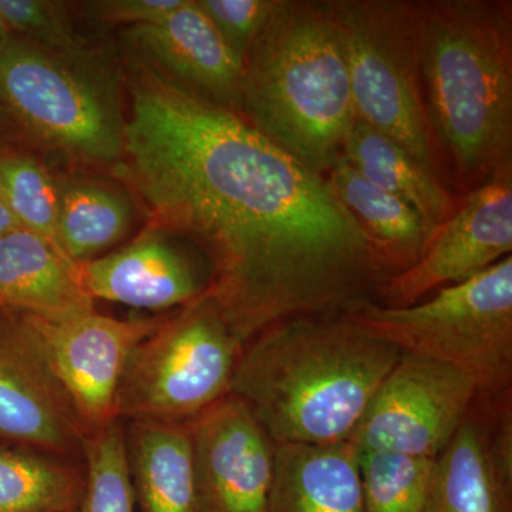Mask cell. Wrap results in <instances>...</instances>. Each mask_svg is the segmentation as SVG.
Wrapping results in <instances>:
<instances>
[{
	"label": "cell",
	"mask_w": 512,
	"mask_h": 512,
	"mask_svg": "<svg viewBox=\"0 0 512 512\" xmlns=\"http://www.w3.org/2000/svg\"><path fill=\"white\" fill-rule=\"evenodd\" d=\"M403 352L342 315L301 316L245 343L231 394L278 444L352 439Z\"/></svg>",
	"instance_id": "7a4b0ae2"
},
{
	"label": "cell",
	"mask_w": 512,
	"mask_h": 512,
	"mask_svg": "<svg viewBox=\"0 0 512 512\" xmlns=\"http://www.w3.org/2000/svg\"><path fill=\"white\" fill-rule=\"evenodd\" d=\"M128 93L114 170L151 225L207 256L204 295L242 345L285 320L380 302L393 274L326 175L157 67H136Z\"/></svg>",
	"instance_id": "6da1fadb"
},
{
	"label": "cell",
	"mask_w": 512,
	"mask_h": 512,
	"mask_svg": "<svg viewBox=\"0 0 512 512\" xmlns=\"http://www.w3.org/2000/svg\"><path fill=\"white\" fill-rule=\"evenodd\" d=\"M10 35L8 28H6L5 23H3L2 18H0V42L5 40L6 37Z\"/></svg>",
	"instance_id": "4dcf8cb0"
},
{
	"label": "cell",
	"mask_w": 512,
	"mask_h": 512,
	"mask_svg": "<svg viewBox=\"0 0 512 512\" xmlns=\"http://www.w3.org/2000/svg\"><path fill=\"white\" fill-rule=\"evenodd\" d=\"M0 194L19 228L46 239L62 251L59 181L39 161L13 151L0 153Z\"/></svg>",
	"instance_id": "d4e9b609"
},
{
	"label": "cell",
	"mask_w": 512,
	"mask_h": 512,
	"mask_svg": "<svg viewBox=\"0 0 512 512\" xmlns=\"http://www.w3.org/2000/svg\"><path fill=\"white\" fill-rule=\"evenodd\" d=\"M124 36L171 79L238 113L244 62L198 0H184L163 19L128 28Z\"/></svg>",
	"instance_id": "2e32d148"
},
{
	"label": "cell",
	"mask_w": 512,
	"mask_h": 512,
	"mask_svg": "<svg viewBox=\"0 0 512 512\" xmlns=\"http://www.w3.org/2000/svg\"><path fill=\"white\" fill-rule=\"evenodd\" d=\"M238 113L313 173L343 156L357 117L328 0H278L245 57Z\"/></svg>",
	"instance_id": "277c9868"
},
{
	"label": "cell",
	"mask_w": 512,
	"mask_h": 512,
	"mask_svg": "<svg viewBox=\"0 0 512 512\" xmlns=\"http://www.w3.org/2000/svg\"><path fill=\"white\" fill-rule=\"evenodd\" d=\"M126 446L138 511L197 512L187 421L130 420Z\"/></svg>",
	"instance_id": "d6986e66"
},
{
	"label": "cell",
	"mask_w": 512,
	"mask_h": 512,
	"mask_svg": "<svg viewBox=\"0 0 512 512\" xmlns=\"http://www.w3.org/2000/svg\"><path fill=\"white\" fill-rule=\"evenodd\" d=\"M244 348L202 295L165 316L131 352L117 392V417L188 421L231 393Z\"/></svg>",
	"instance_id": "ba28073f"
},
{
	"label": "cell",
	"mask_w": 512,
	"mask_h": 512,
	"mask_svg": "<svg viewBox=\"0 0 512 512\" xmlns=\"http://www.w3.org/2000/svg\"><path fill=\"white\" fill-rule=\"evenodd\" d=\"M82 450L87 477L80 512H136L126 431L119 420L86 434Z\"/></svg>",
	"instance_id": "484cf974"
},
{
	"label": "cell",
	"mask_w": 512,
	"mask_h": 512,
	"mask_svg": "<svg viewBox=\"0 0 512 512\" xmlns=\"http://www.w3.org/2000/svg\"><path fill=\"white\" fill-rule=\"evenodd\" d=\"M343 157L369 183L406 202L419 214L431 234L456 211L461 195L448 191L399 144L356 120Z\"/></svg>",
	"instance_id": "ffe728a7"
},
{
	"label": "cell",
	"mask_w": 512,
	"mask_h": 512,
	"mask_svg": "<svg viewBox=\"0 0 512 512\" xmlns=\"http://www.w3.org/2000/svg\"><path fill=\"white\" fill-rule=\"evenodd\" d=\"M20 316L42 345L84 434L119 420L117 392L128 357L164 319L121 320L96 311L59 319Z\"/></svg>",
	"instance_id": "30bf717a"
},
{
	"label": "cell",
	"mask_w": 512,
	"mask_h": 512,
	"mask_svg": "<svg viewBox=\"0 0 512 512\" xmlns=\"http://www.w3.org/2000/svg\"><path fill=\"white\" fill-rule=\"evenodd\" d=\"M0 311L59 319L94 311L79 265L18 228L0 237Z\"/></svg>",
	"instance_id": "e0dca14e"
},
{
	"label": "cell",
	"mask_w": 512,
	"mask_h": 512,
	"mask_svg": "<svg viewBox=\"0 0 512 512\" xmlns=\"http://www.w3.org/2000/svg\"><path fill=\"white\" fill-rule=\"evenodd\" d=\"M430 512H512V393L477 394L436 458Z\"/></svg>",
	"instance_id": "5bb4252c"
},
{
	"label": "cell",
	"mask_w": 512,
	"mask_h": 512,
	"mask_svg": "<svg viewBox=\"0 0 512 512\" xmlns=\"http://www.w3.org/2000/svg\"><path fill=\"white\" fill-rule=\"evenodd\" d=\"M417 3L431 131L466 194L512 170V2Z\"/></svg>",
	"instance_id": "3957f363"
},
{
	"label": "cell",
	"mask_w": 512,
	"mask_h": 512,
	"mask_svg": "<svg viewBox=\"0 0 512 512\" xmlns=\"http://www.w3.org/2000/svg\"><path fill=\"white\" fill-rule=\"evenodd\" d=\"M342 316L407 355L453 367L480 394L512 393L511 255L414 305L365 303Z\"/></svg>",
	"instance_id": "5b68a950"
},
{
	"label": "cell",
	"mask_w": 512,
	"mask_h": 512,
	"mask_svg": "<svg viewBox=\"0 0 512 512\" xmlns=\"http://www.w3.org/2000/svg\"><path fill=\"white\" fill-rule=\"evenodd\" d=\"M184 0H94L83 3L86 15L97 22L109 25H147L163 19Z\"/></svg>",
	"instance_id": "f1b7e54d"
},
{
	"label": "cell",
	"mask_w": 512,
	"mask_h": 512,
	"mask_svg": "<svg viewBox=\"0 0 512 512\" xmlns=\"http://www.w3.org/2000/svg\"><path fill=\"white\" fill-rule=\"evenodd\" d=\"M187 424L197 512H266L276 444L248 404L229 393Z\"/></svg>",
	"instance_id": "7c38bea8"
},
{
	"label": "cell",
	"mask_w": 512,
	"mask_h": 512,
	"mask_svg": "<svg viewBox=\"0 0 512 512\" xmlns=\"http://www.w3.org/2000/svg\"><path fill=\"white\" fill-rule=\"evenodd\" d=\"M0 109L67 156L119 164L124 119L116 84L84 53L52 52L9 35L0 42Z\"/></svg>",
	"instance_id": "52a82bcc"
},
{
	"label": "cell",
	"mask_w": 512,
	"mask_h": 512,
	"mask_svg": "<svg viewBox=\"0 0 512 512\" xmlns=\"http://www.w3.org/2000/svg\"><path fill=\"white\" fill-rule=\"evenodd\" d=\"M76 512H79V511H76Z\"/></svg>",
	"instance_id": "d6a6232c"
},
{
	"label": "cell",
	"mask_w": 512,
	"mask_h": 512,
	"mask_svg": "<svg viewBox=\"0 0 512 512\" xmlns=\"http://www.w3.org/2000/svg\"><path fill=\"white\" fill-rule=\"evenodd\" d=\"M0 434L50 454L82 448V424L42 345L18 313L0 311Z\"/></svg>",
	"instance_id": "4fadbf2b"
},
{
	"label": "cell",
	"mask_w": 512,
	"mask_h": 512,
	"mask_svg": "<svg viewBox=\"0 0 512 512\" xmlns=\"http://www.w3.org/2000/svg\"><path fill=\"white\" fill-rule=\"evenodd\" d=\"M83 491L82 478L55 458L0 446V512H76Z\"/></svg>",
	"instance_id": "603a6c76"
},
{
	"label": "cell",
	"mask_w": 512,
	"mask_h": 512,
	"mask_svg": "<svg viewBox=\"0 0 512 512\" xmlns=\"http://www.w3.org/2000/svg\"><path fill=\"white\" fill-rule=\"evenodd\" d=\"M59 242L74 264H86L126 237L133 208L123 192L89 180L59 181Z\"/></svg>",
	"instance_id": "7402d4cb"
},
{
	"label": "cell",
	"mask_w": 512,
	"mask_h": 512,
	"mask_svg": "<svg viewBox=\"0 0 512 512\" xmlns=\"http://www.w3.org/2000/svg\"><path fill=\"white\" fill-rule=\"evenodd\" d=\"M3 140H5V133H3L2 121H0V153L6 151L5 144H3Z\"/></svg>",
	"instance_id": "1f68e13d"
},
{
	"label": "cell",
	"mask_w": 512,
	"mask_h": 512,
	"mask_svg": "<svg viewBox=\"0 0 512 512\" xmlns=\"http://www.w3.org/2000/svg\"><path fill=\"white\" fill-rule=\"evenodd\" d=\"M0 18L10 35L52 52L80 55L84 40L64 3L52 0H0Z\"/></svg>",
	"instance_id": "4316f807"
},
{
	"label": "cell",
	"mask_w": 512,
	"mask_h": 512,
	"mask_svg": "<svg viewBox=\"0 0 512 512\" xmlns=\"http://www.w3.org/2000/svg\"><path fill=\"white\" fill-rule=\"evenodd\" d=\"M436 460L360 451L366 512H430Z\"/></svg>",
	"instance_id": "cb8c5ba5"
},
{
	"label": "cell",
	"mask_w": 512,
	"mask_h": 512,
	"mask_svg": "<svg viewBox=\"0 0 512 512\" xmlns=\"http://www.w3.org/2000/svg\"><path fill=\"white\" fill-rule=\"evenodd\" d=\"M18 228V222H16L8 205H6L5 200H3L2 194H0V237Z\"/></svg>",
	"instance_id": "f546056e"
},
{
	"label": "cell",
	"mask_w": 512,
	"mask_h": 512,
	"mask_svg": "<svg viewBox=\"0 0 512 512\" xmlns=\"http://www.w3.org/2000/svg\"><path fill=\"white\" fill-rule=\"evenodd\" d=\"M512 251V170L461 195L456 211L431 235L419 261L390 276L380 305L403 308L466 281Z\"/></svg>",
	"instance_id": "8fae6325"
},
{
	"label": "cell",
	"mask_w": 512,
	"mask_h": 512,
	"mask_svg": "<svg viewBox=\"0 0 512 512\" xmlns=\"http://www.w3.org/2000/svg\"><path fill=\"white\" fill-rule=\"evenodd\" d=\"M477 394L473 380L453 367L403 353L350 440L359 451L436 460Z\"/></svg>",
	"instance_id": "9c48e42d"
},
{
	"label": "cell",
	"mask_w": 512,
	"mask_h": 512,
	"mask_svg": "<svg viewBox=\"0 0 512 512\" xmlns=\"http://www.w3.org/2000/svg\"><path fill=\"white\" fill-rule=\"evenodd\" d=\"M90 298L147 311L184 308L207 291L197 265L174 235L150 225L133 242L79 265Z\"/></svg>",
	"instance_id": "9a60e30c"
},
{
	"label": "cell",
	"mask_w": 512,
	"mask_h": 512,
	"mask_svg": "<svg viewBox=\"0 0 512 512\" xmlns=\"http://www.w3.org/2000/svg\"><path fill=\"white\" fill-rule=\"evenodd\" d=\"M266 512H366L359 448L278 444Z\"/></svg>",
	"instance_id": "ac0fdd59"
},
{
	"label": "cell",
	"mask_w": 512,
	"mask_h": 512,
	"mask_svg": "<svg viewBox=\"0 0 512 512\" xmlns=\"http://www.w3.org/2000/svg\"><path fill=\"white\" fill-rule=\"evenodd\" d=\"M357 120L440 178L421 77L417 0H328Z\"/></svg>",
	"instance_id": "8992f818"
},
{
	"label": "cell",
	"mask_w": 512,
	"mask_h": 512,
	"mask_svg": "<svg viewBox=\"0 0 512 512\" xmlns=\"http://www.w3.org/2000/svg\"><path fill=\"white\" fill-rule=\"evenodd\" d=\"M326 178L393 275L419 261L433 234L410 205L369 183L343 156Z\"/></svg>",
	"instance_id": "44dd1931"
},
{
	"label": "cell",
	"mask_w": 512,
	"mask_h": 512,
	"mask_svg": "<svg viewBox=\"0 0 512 512\" xmlns=\"http://www.w3.org/2000/svg\"><path fill=\"white\" fill-rule=\"evenodd\" d=\"M278 0H198L229 49L244 62Z\"/></svg>",
	"instance_id": "83f0119b"
}]
</instances>
